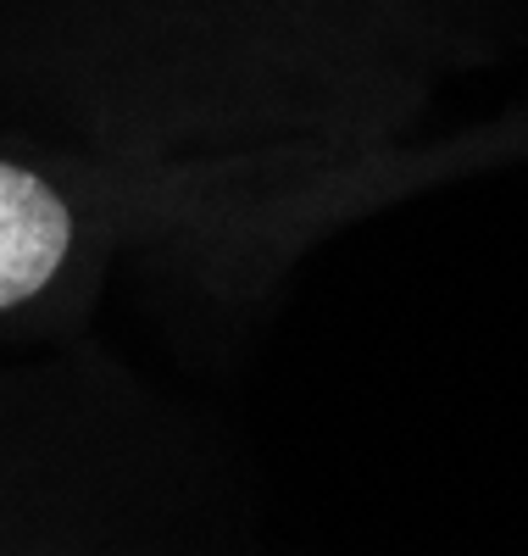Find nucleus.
<instances>
[{
	"label": "nucleus",
	"mask_w": 528,
	"mask_h": 556,
	"mask_svg": "<svg viewBox=\"0 0 528 556\" xmlns=\"http://www.w3.org/2000/svg\"><path fill=\"white\" fill-rule=\"evenodd\" d=\"M73 245V217L62 195L28 167L0 162V312L51 285Z\"/></svg>",
	"instance_id": "1"
}]
</instances>
